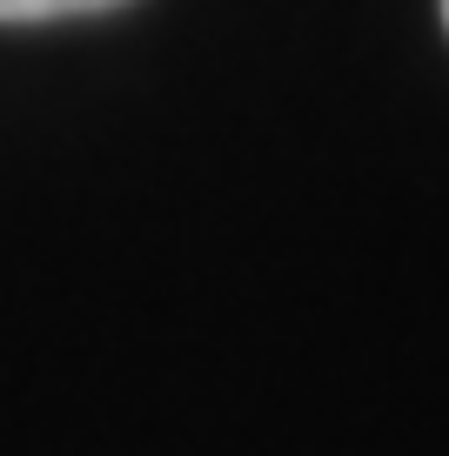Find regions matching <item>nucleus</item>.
Masks as SVG:
<instances>
[{
  "label": "nucleus",
  "instance_id": "1",
  "mask_svg": "<svg viewBox=\"0 0 449 456\" xmlns=\"http://www.w3.org/2000/svg\"><path fill=\"white\" fill-rule=\"evenodd\" d=\"M121 0H0V20L20 28V20H74V14H108Z\"/></svg>",
  "mask_w": 449,
  "mask_h": 456
},
{
  "label": "nucleus",
  "instance_id": "2",
  "mask_svg": "<svg viewBox=\"0 0 449 456\" xmlns=\"http://www.w3.org/2000/svg\"><path fill=\"white\" fill-rule=\"evenodd\" d=\"M443 14H449V0H443Z\"/></svg>",
  "mask_w": 449,
  "mask_h": 456
}]
</instances>
